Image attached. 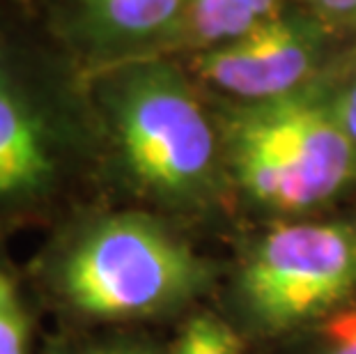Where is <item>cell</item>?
<instances>
[{"label":"cell","instance_id":"1","mask_svg":"<svg viewBox=\"0 0 356 354\" xmlns=\"http://www.w3.org/2000/svg\"><path fill=\"white\" fill-rule=\"evenodd\" d=\"M53 329H165L214 301L223 262L147 209L95 202L44 232L24 260Z\"/></svg>","mask_w":356,"mask_h":354},{"label":"cell","instance_id":"10","mask_svg":"<svg viewBox=\"0 0 356 354\" xmlns=\"http://www.w3.org/2000/svg\"><path fill=\"white\" fill-rule=\"evenodd\" d=\"M42 354H170L163 329H51Z\"/></svg>","mask_w":356,"mask_h":354},{"label":"cell","instance_id":"4","mask_svg":"<svg viewBox=\"0 0 356 354\" xmlns=\"http://www.w3.org/2000/svg\"><path fill=\"white\" fill-rule=\"evenodd\" d=\"M322 79L269 102L209 99L244 225L331 212L356 189V145L331 115Z\"/></svg>","mask_w":356,"mask_h":354},{"label":"cell","instance_id":"8","mask_svg":"<svg viewBox=\"0 0 356 354\" xmlns=\"http://www.w3.org/2000/svg\"><path fill=\"white\" fill-rule=\"evenodd\" d=\"M287 3L290 0H186L175 58L237 40L276 17Z\"/></svg>","mask_w":356,"mask_h":354},{"label":"cell","instance_id":"3","mask_svg":"<svg viewBox=\"0 0 356 354\" xmlns=\"http://www.w3.org/2000/svg\"><path fill=\"white\" fill-rule=\"evenodd\" d=\"M90 95L106 200L165 216L193 235L237 218L209 95L179 58L90 74Z\"/></svg>","mask_w":356,"mask_h":354},{"label":"cell","instance_id":"7","mask_svg":"<svg viewBox=\"0 0 356 354\" xmlns=\"http://www.w3.org/2000/svg\"><path fill=\"white\" fill-rule=\"evenodd\" d=\"M42 28L83 72L175 56L186 0H33Z\"/></svg>","mask_w":356,"mask_h":354},{"label":"cell","instance_id":"5","mask_svg":"<svg viewBox=\"0 0 356 354\" xmlns=\"http://www.w3.org/2000/svg\"><path fill=\"white\" fill-rule=\"evenodd\" d=\"M356 301V212L248 225L223 262L214 304L262 350Z\"/></svg>","mask_w":356,"mask_h":354},{"label":"cell","instance_id":"11","mask_svg":"<svg viewBox=\"0 0 356 354\" xmlns=\"http://www.w3.org/2000/svg\"><path fill=\"white\" fill-rule=\"evenodd\" d=\"M251 345L214 304L181 318L170 334V354H251Z\"/></svg>","mask_w":356,"mask_h":354},{"label":"cell","instance_id":"14","mask_svg":"<svg viewBox=\"0 0 356 354\" xmlns=\"http://www.w3.org/2000/svg\"><path fill=\"white\" fill-rule=\"evenodd\" d=\"M313 12L343 37H356V0H290Z\"/></svg>","mask_w":356,"mask_h":354},{"label":"cell","instance_id":"6","mask_svg":"<svg viewBox=\"0 0 356 354\" xmlns=\"http://www.w3.org/2000/svg\"><path fill=\"white\" fill-rule=\"evenodd\" d=\"M347 37L287 3L276 17L218 47L181 56L193 81L216 99L255 104L310 88L345 54Z\"/></svg>","mask_w":356,"mask_h":354},{"label":"cell","instance_id":"12","mask_svg":"<svg viewBox=\"0 0 356 354\" xmlns=\"http://www.w3.org/2000/svg\"><path fill=\"white\" fill-rule=\"evenodd\" d=\"M257 354H356V301Z\"/></svg>","mask_w":356,"mask_h":354},{"label":"cell","instance_id":"15","mask_svg":"<svg viewBox=\"0 0 356 354\" xmlns=\"http://www.w3.org/2000/svg\"><path fill=\"white\" fill-rule=\"evenodd\" d=\"M21 3H28V5H33V0H21Z\"/></svg>","mask_w":356,"mask_h":354},{"label":"cell","instance_id":"2","mask_svg":"<svg viewBox=\"0 0 356 354\" xmlns=\"http://www.w3.org/2000/svg\"><path fill=\"white\" fill-rule=\"evenodd\" d=\"M106 200L90 77L21 0H0V242Z\"/></svg>","mask_w":356,"mask_h":354},{"label":"cell","instance_id":"9","mask_svg":"<svg viewBox=\"0 0 356 354\" xmlns=\"http://www.w3.org/2000/svg\"><path fill=\"white\" fill-rule=\"evenodd\" d=\"M47 313L37 301L24 262L0 242V354H42Z\"/></svg>","mask_w":356,"mask_h":354},{"label":"cell","instance_id":"13","mask_svg":"<svg viewBox=\"0 0 356 354\" xmlns=\"http://www.w3.org/2000/svg\"><path fill=\"white\" fill-rule=\"evenodd\" d=\"M322 83L331 115L356 145V44L336 60V65L324 74Z\"/></svg>","mask_w":356,"mask_h":354}]
</instances>
